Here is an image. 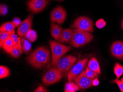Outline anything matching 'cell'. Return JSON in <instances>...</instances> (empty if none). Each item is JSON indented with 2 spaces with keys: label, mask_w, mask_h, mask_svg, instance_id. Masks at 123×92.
I'll return each mask as SVG.
<instances>
[{
  "label": "cell",
  "mask_w": 123,
  "mask_h": 92,
  "mask_svg": "<svg viewBox=\"0 0 123 92\" xmlns=\"http://www.w3.org/2000/svg\"><path fill=\"white\" fill-rule=\"evenodd\" d=\"M16 27L12 21L4 23L0 26V31H14Z\"/></svg>",
  "instance_id": "19"
},
{
  "label": "cell",
  "mask_w": 123,
  "mask_h": 92,
  "mask_svg": "<svg viewBox=\"0 0 123 92\" xmlns=\"http://www.w3.org/2000/svg\"><path fill=\"white\" fill-rule=\"evenodd\" d=\"M49 2V0H29L26 3L30 11L37 13L43 10Z\"/></svg>",
  "instance_id": "9"
},
{
  "label": "cell",
  "mask_w": 123,
  "mask_h": 92,
  "mask_svg": "<svg viewBox=\"0 0 123 92\" xmlns=\"http://www.w3.org/2000/svg\"><path fill=\"white\" fill-rule=\"evenodd\" d=\"M51 35L56 41L59 42V38L63 28L57 24L53 22L51 24Z\"/></svg>",
  "instance_id": "15"
},
{
  "label": "cell",
  "mask_w": 123,
  "mask_h": 92,
  "mask_svg": "<svg viewBox=\"0 0 123 92\" xmlns=\"http://www.w3.org/2000/svg\"><path fill=\"white\" fill-rule=\"evenodd\" d=\"M94 79L89 78L86 75L85 71H83L78 75L75 79L74 81L79 88L86 89L92 87V80Z\"/></svg>",
  "instance_id": "11"
},
{
  "label": "cell",
  "mask_w": 123,
  "mask_h": 92,
  "mask_svg": "<svg viewBox=\"0 0 123 92\" xmlns=\"http://www.w3.org/2000/svg\"><path fill=\"white\" fill-rule=\"evenodd\" d=\"M10 74V70L8 68L4 66H0V79L7 77Z\"/></svg>",
  "instance_id": "24"
},
{
  "label": "cell",
  "mask_w": 123,
  "mask_h": 92,
  "mask_svg": "<svg viewBox=\"0 0 123 92\" xmlns=\"http://www.w3.org/2000/svg\"><path fill=\"white\" fill-rule=\"evenodd\" d=\"M93 35L89 32L79 29H73V37L70 44L74 47H79L90 42L93 39Z\"/></svg>",
  "instance_id": "2"
},
{
  "label": "cell",
  "mask_w": 123,
  "mask_h": 92,
  "mask_svg": "<svg viewBox=\"0 0 123 92\" xmlns=\"http://www.w3.org/2000/svg\"><path fill=\"white\" fill-rule=\"evenodd\" d=\"M121 82H122V83H123V77L122 78V79H121Z\"/></svg>",
  "instance_id": "34"
},
{
  "label": "cell",
  "mask_w": 123,
  "mask_h": 92,
  "mask_svg": "<svg viewBox=\"0 0 123 92\" xmlns=\"http://www.w3.org/2000/svg\"><path fill=\"white\" fill-rule=\"evenodd\" d=\"M111 53L117 59H123V41L114 42L110 48Z\"/></svg>",
  "instance_id": "12"
},
{
  "label": "cell",
  "mask_w": 123,
  "mask_h": 92,
  "mask_svg": "<svg viewBox=\"0 0 123 92\" xmlns=\"http://www.w3.org/2000/svg\"><path fill=\"white\" fill-rule=\"evenodd\" d=\"M84 71H85V73L86 75L89 78L94 79L97 78L98 76V74L90 69L88 66L84 70Z\"/></svg>",
  "instance_id": "25"
},
{
  "label": "cell",
  "mask_w": 123,
  "mask_h": 92,
  "mask_svg": "<svg viewBox=\"0 0 123 92\" xmlns=\"http://www.w3.org/2000/svg\"><path fill=\"white\" fill-rule=\"evenodd\" d=\"M7 7L6 5H0V15L4 16L7 13Z\"/></svg>",
  "instance_id": "27"
},
{
  "label": "cell",
  "mask_w": 123,
  "mask_h": 92,
  "mask_svg": "<svg viewBox=\"0 0 123 92\" xmlns=\"http://www.w3.org/2000/svg\"><path fill=\"white\" fill-rule=\"evenodd\" d=\"M21 47L23 53L27 55L30 54L32 51L30 43L25 38H21Z\"/></svg>",
  "instance_id": "18"
},
{
  "label": "cell",
  "mask_w": 123,
  "mask_h": 92,
  "mask_svg": "<svg viewBox=\"0 0 123 92\" xmlns=\"http://www.w3.org/2000/svg\"><path fill=\"white\" fill-rule=\"evenodd\" d=\"M88 58H85L77 62V63L73 66L70 69L68 76L69 81H71L79 75L85 69V66L88 61Z\"/></svg>",
  "instance_id": "8"
},
{
  "label": "cell",
  "mask_w": 123,
  "mask_h": 92,
  "mask_svg": "<svg viewBox=\"0 0 123 92\" xmlns=\"http://www.w3.org/2000/svg\"><path fill=\"white\" fill-rule=\"evenodd\" d=\"M25 38L30 43H33L37 38V32L33 29H30L25 36Z\"/></svg>",
  "instance_id": "20"
},
{
  "label": "cell",
  "mask_w": 123,
  "mask_h": 92,
  "mask_svg": "<svg viewBox=\"0 0 123 92\" xmlns=\"http://www.w3.org/2000/svg\"><path fill=\"white\" fill-rule=\"evenodd\" d=\"M49 43L52 54V65L54 66L59 58L70 50L71 47L53 40H50Z\"/></svg>",
  "instance_id": "3"
},
{
  "label": "cell",
  "mask_w": 123,
  "mask_h": 92,
  "mask_svg": "<svg viewBox=\"0 0 123 92\" xmlns=\"http://www.w3.org/2000/svg\"><path fill=\"white\" fill-rule=\"evenodd\" d=\"M114 72L117 79H119L123 73V66L119 63H115L114 66Z\"/></svg>",
  "instance_id": "22"
},
{
  "label": "cell",
  "mask_w": 123,
  "mask_h": 92,
  "mask_svg": "<svg viewBox=\"0 0 123 92\" xmlns=\"http://www.w3.org/2000/svg\"><path fill=\"white\" fill-rule=\"evenodd\" d=\"M62 78V73L56 68H54L46 72L43 76L42 81L45 85L48 86L59 82Z\"/></svg>",
  "instance_id": "6"
},
{
  "label": "cell",
  "mask_w": 123,
  "mask_h": 92,
  "mask_svg": "<svg viewBox=\"0 0 123 92\" xmlns=\"http://www.w3.org/2000/svg\"><path fill=\"white\" fill-rule=\"evenodd\" d=\"M51 52L45 47L37 48L26 58L29 64L37 68H42L51 60Z\"/></svg>",
  "instance_id": "1"
},
{
  "label": "cell",
  "mask_w": 123,
  "mask_h": 92,
  "mask_svg": "<svg viewBox=\"0 0 123 92\" xmlns=\"http://www.w3.org/2000/svg\"><path fill=\"white\" fill-rule=\"evenodd\" d=\"M15 33V30L12 31L0 32V47L2 48V45L4 40L11 34Z\"/></svg>",
  "instance_id": "23"
},
{
  "label": "cell",
  "mask_w": 123,
  "mask_h": 92,
  "mask_svg": "<svg viewBox=\"0 0 123 92\" xmlns=\"http://www.w3.org/2000/svg\"><path fill=\"white\" fill-rule=\"evenodd\" d=\"M34 92H49V91L48 90L45 88L43 87L42 86H40L38 87V88L35 90L34 91Z\"/></svg>",
  "instance_id": "30"
},
{
  "label": "cell",
  "mask_w": 123,
  "mask_h": 92,
  "mask_svg": "<svg viewBox=\"0 0 123 92\" xmlns=\"http://www.w3.org/2000/svg\"><path fill=\"white\" fill-rule=\"evenodd\" d=\"M12 22L16 28V27H19V25H20L22 22L19 18L16 17L14 18L13 20L12 21Z\"/></svg>",
  "instance_id": "29"
},
{
  "label": "cell",
  "mask_w": 123,
  "mask_h": 92,
  "mask_svg": "<svg viewBox=\"0 0 123 92\" xmlns=\"http://www.w3.org/2000/svg\"><path fill=\"white\" fill-rule=\"evenodd\" d=\"M99 84V81L97 78L94 79L92 80V85L94 86H97Z\"/></svg>",
  "instance_id": "32"
},
{
  "label": "cell",
  "mask_w": 123,
  "mask_h": 92,
  "mask_svg": "<svg viewBox=\"0 0 123 92\" xmlns=\"http://www.w3.org/2000/svg\"><path fill=\"white\" fill-rule=\"evenodd\" d=\"M121 27L122 28V29H123V19H122V21Z\"/></svg>",
  "instance_id": "33"
},
{
  "label": "cell",
  "mask_w": 123,
  "mask_h": 92,
  "mask_svg": "<svg viewBox=\"0 0 123 92\" xmlns=\"http://www.w3.org/2000/svg\"><path fill=\"white\" fill-rule=\"evenodd\" d=\"M77 58L74 56L68 55L60 58L54 66L56 67L62 74L68 71L74 65Z\"/></svg>",
  "instance_id": "5"
},
{
  "label": "cell",
  "mask_w": 123,
  "mask_h": 92,
  "mask_svg": "<svg viewBox=\"0 0 123 92\" xmlns=\"http://www.w3.org/2000/svg\"><path fill=\"white\" fill-rule=\"evenodd\" d=\"M14 46L13 40L10 35L4 40L2 45V48L7 53H10Z\"/></svg>",
  "instance_id": "14"
},
{
  "label": "cell",
  "mask_w": 123,
  "mask_h": 92,
  "mask_svg": "<svg viewBox=\"0 0 123 92\" xmlns=\"http://www.w3.org/2000/svg\"><path fill=\"white\" fill-rule=\"evenodd\" d=\"M23 53L21 45V40L20 37H18V40L17 44L14 46L13 50L10 53V55L14 58H18L21 56Z\"/></svg>",
  "instance_id": "16"
},
{
  "label": "cell",
  "mask_w": 123,
  "mask_h": 92,
  "mask_svg": "<svg viewBox=\"0 0 123 92\" xmlns=\"http://www.w3.org/2000/svg\"><path fill=\"white\" fill-rule=\"evenodd\" d=\"M11 37L12 38L14 42V46L17 44V43L18 42V35L15 34V33H13V34L10 35Z\"/></svg>",
  "instance_id": "31"
},
{
  "label": "cell",
  "mask_w": 123,
  "mask_h": 92,
  "mask_svg": "<svg viewBox=\"0 0 123 92\" xmlns=\"http://www.w3.org/2000/svg\"><path fill=\"white\" fill-rule=\"evenodd\" d=\"M96 26L99 29H102L104 28L106 25V22L103 19H100L96 21Z\"/></svg>",
  "instance_id": "26"
},
{
  "label": "cell",
  "mask_w": 123,
  "mask_h": 92,
  "mask_svg": "<svg viewBox=\"0 0 123 92\" xmlns=\"http://www.w3.org/2000/svg\"><path fill=\"white\" fill-rule=\"evenodd\" d=\"M79 89V87L74 82L69 81L66 84L65 88V92H75Z\"/></svg>",
  "instance_id": "21"
},
{
  "label": "cell",
  "mask_w": 123,
  "mask_h": 92,
  "mask_svg": "<svg viewBox=\"0 0 123 92\" xmlns=\"http://www.w3.org/2000/svg\"><path fill=\"white\" fill-rule=\"evenodd\" d=\"M33 18V15L30 14L18 27L17 33L20 37L25 36L27 33L31 29Z\"/></svg>",
  "instance_id": "10"
},
{
  "label": "cell",
  "mask_w": 123,
  "mask_h": 92,
  "mask_svg": "<svg viewBox=\"0 0 123 92\" xmlns=\"http://www.w3.org/2000/svg\"><path fill=\"white\" fill-rule=\"evenodd\" d=\"M66 17L67 13L65 10L61 6H59L52 10L50 19L52 22H56L59 25H61L65 22Z\"/></svg>",
  "instance_id": "7"
},
{
  "label": "cell",
  "mask_w": 123,
  "mask_h": 92,
  "mask_svg": "<svg viewBox=\"0 0 123 92\" xmlns=\"http://www.w3.org/2000/svg\"><path fill=\"white\" fill-rule=\"evenodd\" d=\"M73 34V29L66 28L63 29L59 38L60 43H66L70 42L72 39Z\"/></svg>",
  "instance_id": "13"
},
{
  "label": "cell",
  "mask_w": 123,
  "mask_h": 92,
  "mask_svg": "<svg viewBox=\"0 0 123 92\" xmlns=\"http://www.w3.org/2000/svg\"><path fill=\"white\" fill-rule=\"evenodd\" d=\"M71 28L79 29L83 31L94 32V25L92 20L89 18L81 16L77 18L70 25Z\"/></svg>",
  "instance_id": "4"
},
{
  "label": "cell",
  "mask_w": 123,
  "mask_h": 92,
  "mask_svg": "<svg viewBox=\"0 0 123 92\" xmlns=\"http://www.w3.org/2000/svg\"><path fill=\"white\" fill-rule=\"evenodd\" d=\"M88 67L93 72L98 75H100L101 70L98 62L96 58L93 57L90 60Z\"/></svg>",
  "instance_id": "17"
},
{
  "label": "cell",
  "mask_w": 123,
  "mask_h": 92,
  "mask_svg": "<svg viewBox=\"0 0 123 92\" xmlns=\"http://www.w3.org/2000/svg\"><path fill=\"white\" fill-rule=\"evenodd\" d=\"M111 83H115L117 84L118 86L119 87L121 92H123V83L121 82V80L117 79H115L111 81Z\"/></svg>",
  "instance_id": "28"
}]
</instances>
